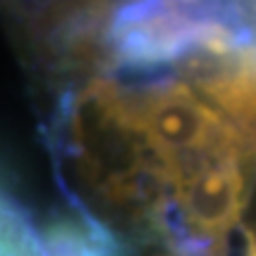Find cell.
Listing matches in <instances>:
<instances>
[{
  "label": "cell",
  "mask_w": 256,
  "mask_h": 256,
  "mask_svg": "<svg viewBox=\"0 0 256 256\" xmlns=\"http://www.w3.org/2000/svg\"><path fill=\"white\" fill-rule=\"evenodd\" d=\"M110 50L126 66H159L190 52L228 57L252 43L249 10L140 2L114 17Z\"/></svg>",
  "instance_id": "obj_1"
},
{
  "label": "cell",
  "mask_w": 256,
  "mask_h": 256,
  "mask_svg": "<svg viewBox=\"0 0 256 256\" xmlns=\"http://www.w3.org/2000/svg\"><path fill=\"white\" fill-rule=\"evenodd\" d=\"M46 256H124L126 249L104 223L86 209L55 218L40 232Z\"/></svg>",
  "instance_id": "obj_4"
},
{
  "label": "cell",
  "mask_w": 256,
  "mask_h": 256,
  "mask_svg": "<svg viewBox=\"0 0 256 256\" xmlns=\"http://www.w3.org/2000/svg\"><path fill=\"white\" fill-rule=\"evenodd\" d=\"M0 256H46L43 238L22 204L0 190Z\"/></svg>",
  "instance_id": "obj_5"
},
{
  "label": "cell",
  "mask_w": 256,
  "mask_h": 256,
  "mask_svg": "<svg viewBox=\"0 0 256 256\" xmlns=\"http://www.w3.org/2000/svg\"><path fill=\"white\" fill-rule=\"evenodd\" d=\"M254 159L256 147H235L171 174L176 214L194 238L220 244L242 226L240 218L249 200V166Z\"/></svg>",
  "instance_id": "obj_3"
},
{
  "label": "cell",
  "mask_w": 256,
  "mask_h": 256,
  "mask_svg": "<svg viewBox=\"0 0 256 256\" xmlns=\"http://www.w3.org/2000/svg\"><path fill=\"white\" fill-rule=\"evenodd\" d=\"M126 100L128 116L147 147L166 166L168 178L180 166L235 147H256V133L206 104L183 81L159 83Z\"/></svg>",
  "instance_id": "obj_2"
}]
</instances>
